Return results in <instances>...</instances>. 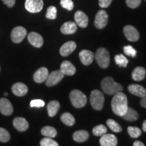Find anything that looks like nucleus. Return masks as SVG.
<instances>
[{
    "label": "nucleus",
    "instance_id": "obj_31",
    "mask_svg": "<svg viewBox=\"0 0 146 146\" xmlns=\"http://www.w3.org/2000/svg\"><path fill=\"white\" fill-rule=\"evenodd\" d=\"M92 131L94 135H96L97 137H100L107 133V128L104 125H100L94 127Z\"/></svg>",
    "mask_w": 146,
    "mask_h": 146
},
{
    "label": "nucleus",
    "instance_id": "obj_8",
    "mask_svg": "<svg viewBox=\"0 0 146 146\" xmlns=\"http://www.w3.org/2000/svg\"><path fill=\"white\" fill-rule=\"evenodd\" d=\"M108 21V15L106 11L101 10L98 12L95 18L94 25L97 29H102L107 25Z\"/></svg>",
    "mask_w": 146,
    "mask_h": 146
},
{
    "label": "nucleus",
    "instance_id": "obj_24",
    "mask_svg": "<svg viewBox=\"0 0 146 146\" xmlns=\"http://www.w3.org/2000/svg\"><path fill=\"white\" fill-rule=\"evenodd\" d=\"M60 108V104L59 102L56 101V100H53L51 101L47 105V112L48 114L50 117H54L57 114V113L59 110Z\"/></svg>",
    "mask_w": 146,
    "mask_h": 146
},
{
    "label": "nucleus",
    "instance_id": "obj_23",
    "mask_svg": "<svg viewBox=\"0 0 146 146\" xmlns=\"http://www.w3.org/2000/svg\"><path fill=\"white\" fill-rule=\"evenodd\" d=\"M146 74V70L143 67L138 66L132 72V78L135 81H141L144 79Z\"/></svg>",
    "mask_w": 146,
    "mask_h": 146
},
{
    "label": "nucleus",
    "instance_id": "obj_12",
    "mask_svg": "<svg viewBox=\"0 0 146 146\" xmlns=\"http://www.w3.org/2000/svg\"><path fill=\"white\" fill-rule=\"evenodd\" d=\"M74 20H75V23L76 25L81 28H86L88 25V16L81 10L76 12L74 14Z\"/></svg>",
    "mask_w": 146,
    "mask_h": 146
},
{
    "label": "nucleus",
    "instance_id": "obj_19",
    "mask_svg": "<svg viewBox=\"0 0 146 146\" xmlns=\"http://www.w3.org/2000/svg\"><path fill=\"white\" fill-rule=\"evenodd\" d=\"M13 125L16 130L20 132L26 131L29 129V125L25 118L16 117L13 120Z\"/></svg>",
    "mask_w": 146,
    "mask_h": 146
},
{
    "label": "nucleus",
    "instance_id": "obj_5",
    "mask_svg": "<svg viewBox=\"0 0 146 146\" xmlns=\"http://www.w3.org/2000/svg\"><path fill=\"white\" fill-rule=\"evenodd\" d=\"M90 103L93 108L96 110H101L104 104V96L101 91L95 89L90 95Z\"/></svg>",
    "mask_w": 146,
    "mask_h": 146
},
{
    "label": "nucleus",
    "instance_id": "obj_11",
    "mask_svg": "<svg viewBox=\"0 0 146 146\" xmlns=\"http://www.w3.org/2000/svg\"><path fill=\"white\" fill-rule=\"evenodd\" d=\"M14 109L11 102L6 98L0 99V112L5 116H10L13 113Z\"/></svg>",
    "mask_w": 146,
    "mask_h": 146
},
{
    "label": "nucleus",
    "instance_id": "obj_18",
    "mask_svg": "<svg viewBox=\"0 0 146 146\" xmlns=\"http://www.w3.org/2000/svg\"><path fill=\"white\" fill-rule=\"evenodd\" d=\"M49 75V71L45 67H41L34 73V81L37 83H41L46 81Z\"/></svg>",
    "mask_w": 146,
    "mask_h": 146
},
{
    "label": "nucleus",
    "instance_id": "obj_40",
    "mask_svg": "<svg viewBox=\"0 0 146 146\" xmlns=\"http://www.w3.org/2000/svg\"><path fill=\"white\" fill-rule=\"evenodd\" d=\"M112 0H99V5L102 8H106L110 6Z\"/></svg>",
    "mask_w": 146,
    "mask_h": 146
},
{
    "label": "nucleus",
    "instance_id": "obj_4",
    "mask_svg": "<svg viewBox=\"0 0 146 146\" xmlns=\"http://www.w3.org/2000/svg\"><path fill=\"white\" fill-rule=\"evenodd\" d=\"M97 63L102 68H107L110 65V54L106 48L100 47L97 50L95 55Z\"/></svg>",
    "mask_w": 146,
    "mask_h": 146
},
{
    "label": "nucleus",
    "instance_id": "obj_38",
    "mask_svg": "<svg viewBox=\"0 0 146 146\" xmlns=\"http://www.w3.org/2000/svg\"><path fill=\"white\" fill-rule=\"evenodd\" d=\"M141 0H126L127 5L130 8L135 9L139 6L141 4Z\"/></svg>",
    "mask_w": 146,
    "mask_h": 146
},
{
    "label": "nucleus",
    "instance_id": "obj_28",
    "mask_svg": "<svg viewBox=\"0 0 146 146\" xmlns=\"http://www.w3.org/2000/svg\"><path fill=\"white\" fill-rule=\"evenodd\" d=\"M41 134L43 136L47 137L54 138L57 135V131L55 128L50 127V126H46L42 128Z\"/></svg>",
    "mask_w": 146,
    "mask_h": 146
},
{
    "label": "nucleus",
    "instance_id": "obj_20",
    "mask_svg": "<svg viewBox=\"0 0 146 146\" xmlns=\"http://www.w3.org/2000/svg\"><path fill=\"white\" fill-rule=\"evenodd\" d=\"M12 91L16 96H25L28 93V87L23 83H16L12 86Z\"/></svg>",
    "mask_w": 146,
    "mask_h": 146
},
{
    "label": "nucleus",
    "instance_id": "obj_47",
    "mask_svg": "<svg viewBox=\"0 0 146 146\" xmlns=\"http://www.w3.org/2000/svg\"><path fill=\"white\" fill-rule=\"evenodd\" d=\"M145 1H146V0H145Z\"/></svg>",
    "mask_w": 146,
    "mask_h": 146
},
{
    "label": "nucleus",
    "instance_id": "obj_22",
    "mask_svg": "<svg viewBox=\"0 0 146 146\" xmlns=\"http://www.w3.org/2000/svg\"><path fill=\"white\" fill-rule=\"evenodd\" d=\"M128 90L131 94L142 98L146 94V89L138 84H131L128 87Z\"/></svg>",
    "mask_w": 146,
    "mask_h": 146
},
{
    "label": "nucleus",
    "instance_id": "obj_1",
    "mask_svg": "<svg viewBox=\"0 0 146 146\" xmlns=\"http://www.w3.org/2000/svg\"><path fill=\"white\" fill-rule=\"evenodd\" d=\"M111 106L113 112L117 116H123L127 112L128 108V101L127 96L121 92L114 95L111 102Z\"/></svg>",
    "mask_w": 146,
    "mask_h": 146
},
{
    "label": "nucleus",
    "instance_id": "obj_9",
    "mask_svg": "<svg viewBox=\"0 0 146 146\" xmlns=\"http://www.w3.org/2000/svg\"><path fill=\"white\" fill-rule=\"evenodd\" d=\"M64 74L61 72V70L53 71L49 74L46 79V85L48 87H52L57 85L60 81L62 80Z\"/></svg>",
    "mask_w": 146,
    "mask_h": 146
},
{
    "label": "nucleus",
    "instance_id": "obj_36",
    "mask_svg": "<svg viewBox=\"0 0 146 146\" xmlns=\"http://www.w3.org/2000/svg\"><path fill=\"white\" fill-rule=\"evenodd\" d=\"M60 5L63 8L68 11L72 10L74 8V3L72 0H61Z\"/></svg>",
    "mask_w": 146,
    "mask_h": 146
},
{
    "label": "nucleus",
    "instance_id": "obj_46",
    "mask_svg": "<svg viewBox=\"0 0 146 146\" xmlns=\"http://www.w3.org/2000/svg\"><path fill=\"white\" fill-rule=\"evenodd\" d=\"M0 70H1V68H0Z\"/></svg>",
    "mask_w": 146,
    "mask_h": 146
},
{
    "label": "nucleus",
    "instance_id": "obj_2",
    "mask_svg": "<svg viewBox=\"0 0 146 146\" xmlns=\"http://www.w3.org/2000/svg\"><path fill=\"white\" fill-rule=\"evenodd\" d=\"M102 90L108 95H115L123 91V86L114 81L112 77L107 76L102 80L101 83Z\"/></svg>",
    "mask_w": 146,
    "mask_h": 146
},
{
    "label": "nucleus",
    "instance_id": "obj_42",
    "mask_svg": "<svg viewBox=\"0 0 146 146\" xmlns=\"http://www.w3.org/2000/svg\"><path fill=\"white\" fill-rule=\"evenodd\" d=\"M140 104H141L142 107L146 108V94L143 97H142L141 98V102H140Z\"/></svg>",
    "mask_w": 146,
    "mask_h": 146
},
{
    "label": "nucleus",
    "instance_id": "obj_34",
    "mask_svg": "<svg viewBox=\"0 0 146 146\" xmlns=\"http://www.w3.org/2000/svg\"><path fill=\"white\" fill-rule=\"evenodd\" d=\"M10 139V133L6 129L0 127V141L3 143H6L9 141Z\"/></svg>",
    "mask_w": 146,
    "mask_h": 146
},
{
    "label": "nucleus",
    "instance_id": "obj_7",
    "mask_svg": "<svg viewBox=\"0 0 146 146\" xmlns=\"http://www.w3.org/2000/svg\"><path fill=\"white\" fill-rule=\"evenodd\" d=\"M27 31L23 27H16L11 33V39L16 43H19L26 37Z\"/></svg>",
    "mask_w": 146,
    "mask_h": 146
},
{
    "label": "nucleus",
    "instance_id": "obj_37",
    "mask_svg": "<svg viewBox=\"0 0 146 146\" xmlns=\"http://www.w3.org/2000/svg\"><path fill=\"white\" fill-rule=\"evenodd\" d=\"M123 50L125 54L128 56H131V57H135L137 55V51L135 50L131 45H127L123 47Z\"/></svg>",
    "mask_w": 146,
    "mask_h": 146
},
{
    "label": "nucleus",
    "instance_id": "obj_43",
    "mask_svg": "<svg viewBox=\"0 0 146 146\" xmlns=\"http://www.w3.org/2000/svg\"><path fill=\"white\" fill-rule=\"evenodd\" d=\"M133 145L134 146H144V143H142L141 141H136L133 143Z\"/></svg>",
    "mask_w": 146,
    "mask_h": 146
},
{
    "label": "nucleus",
    "instance_id": "obj_39",
    "mask_svg": "<svg viewBox=\"0 0 146 146\" xmlns=\"http://www.w3.org/2000/svg\"><path fill=\"white\" fill-rule=\"evenodd\" d=\"M31 107H43L45 106V102L41 100H33L30 103Z\"/></svg>",
    "mask_w": 146,
    "mask_h": 146
},
{
    "label": "nucleus",
    "instance_id": "obj_35",
    "mask_svg": "<svg viewBox=\"0 0 146 146\" xmlns=\"http://www.w3.org/2000/svg\"><path fill=\"white\" fill-rule=\"evenodd\" d=\"M40 145L41 146H58V143L51 137H45L42 139L40 141Z\"/></svg>",
    "mask_w": 146,
    "mask_h": 146
},
{
    "label": "nucleus",
    "instance_id": "obj_6",
    "mask_svg": "<svg viewBox=\"0 0 146 146\" xmlns=\"http://www.w3.org/2000/svg\"><path fill=\"white\" fill-rule=\"evenodd\" d=\"M25 8L31 13H37L41 12L43 8V0H26Z\"/></svg>",
    "mask_w": 146,
    "mask_h": 146
},
{
    "label": "nucleus",
    "instance_id": "obj_44",
    "mask_svg": "<svg viewBox=\"0 0 146 146\" xmlns=\"http://www.w3.org/2000/svg\"><path fill=\"white\" fill-rule=\"evenodd\" d=\"M142 129L144 132L146 133V120H144L143 123V127H142Z\"/></svg>",
    "mask_w": 146,
    "mask_h": 146
},
{
    "label": "nucleus",
    "instance_id": "obj_21",
    "mask_svg": "<svg viewBox=\"0 0 146 146\" xmlns=\"http://www.w3.org/2000/svg\"><path fill=\"white\" fill-rule=\"evenodd\" d=\"M77 30V26L75 23L73 22H66L64 23L60 28V31L64 35H72L76 33Z\"/></svg>",
    "mask_w": 146,
    "mask_h": 146
},
{
    "label": "nucleus",
    "instance_id": "obj_41",
    "mask_svg": "<svg viewBox=\"0 0 146 146\" xmlns=\"http://www.w3.org/2000/svg\"><path fill=\"white\" fill-rule=\"evenodd\" d=\"M3 2L5 3L9 8H12L15 5L16 0H2Z\"/></svg>",
    "mask_w": 146,
    "mask_h": 146
},
{
    "label": "nucleus",
    "instance_id": "obj_13",
    "mask_svg": "<svg viewBox=\"0 0 146 146\" xmlns=\"http://www.w3.org/2000/svg\"><path fill=\"white\" fill-rule=\"evenodd\" d=\"M117 138L112 134L103 135L100 139V143L102 146H116L117 145Z\"/></svg>",
    "mask_w": 146,
    "mask_h": 146
},
{
    "label": "nucleus",
    "instance_id": "obj_30",
    "mask_svg": "<svg viewBox=\"0 0 146 146\" xmlns=\"http://www.w3.org/2000/svg\"><path fill=\"white\" fill-rule=\"evenodd\" d=\"M107 125L110 129L115 133H120L122 131V127L117 122L112 119H108L106 121Z\"/></svg>",
    "mask_w": 146,
    "mask_h": 146
},
{
    "label": "nucleus",
    "instance_id": "obj_3",
    "mask_svg": "<svg viewBox=\"0 0 146 146\" xmlns=\"http://www.w3.org/2000/svg\"><path fill=\"white\" fill-rule=\"evenodd\" d=\"M70 100L72 105L76 108L84 107L87 102L86 96L78 89H74L70 93Z\"/></svg>",
    "mask_w": 146,
    "mask_h": 146
},
{
    "label": "nucleus",
    "instance_id": "obj_15",
    "mask_svg": "<svg viewBox=\"0 0 146 146\" xmlns=\"http://www.w3.org/2000/svg\"><path fill=\"white\" fill-rule=\"evenodd\" d=\"M76 47V44L74 41H70L65 43L64 44L62 45L60 49V54L62 56L66 57L68 56L70 54L74 52V50Z\"/></svg>",
    "mask_w": 146,
    "mask_h": 146
},
{
    "label": "nucleus",
    "instance_id": "obj_33",
    "mask_svg": "<svg viewBox=\"0 0 146 146\" xmlns=\"http://www.w3.org/2000/svg\"><path fill=\"white\" fill-rule=\"evenodd\" d=\"M45 17L48 19L54 20L57 17V9L55 6H50L47 10Z\"/></svg>",
    "mask_w": 146,
    "mask_h": 146
},
{
    "label": "nucleus",
    "instance_id": "obj_16",
    "mask_svg": "<svg viewBox=\"0 0 146 146\" xmlns=\"http://www.w3.org/2000/svg\"><path fill=\"white\" fill-rule=\"evenodd\" d=\"M79 58L81 62L84 65L88 66L90 65L93 62L95 56L94 53L91 52V51L84 50L80 52Z\"/></svg>",
    "mask_w": 146,
    "mask_h": 146
},
{
    "label": "nucleus",
    "instance_id": "obj_32",
    "mask_svg": "<svg viewBox=\"0 0 146 146\" xmlns=\"http://www.w3.org/2000/svg\"><path fill=\"white\" fill-rule=\"evenodd\" d=\"M127 131L129 135L132 138H138L141 135V130L137 127H129Z\"/></svg>",
    "mask_w": 146,
    "mask_h": 146
},
{
    "label": "nucleus",
    "instance_id": "obj_17",
    "mask_svg": "<svg viewBox=\"0 0 146 146\" xmlns=\"http://www.w3.org/2000/svg\"><path fill=\"white\" fill-rule=\"evenodd\" d=\"M60 70L64 75L72 76L76 73V68L70 62L66 60L60 65Z\"/></svg>",
    "mask_w": 146,
    "mask_h": 146
},
{
    "label": "nucleus",
    "instance_id": "obj_10",
    "mask_svg": "<svg viewBox=\"0 0 146 146\" xmlns=\"http://www.w3.org/2000/svg\"><path fill=\"white\" fill-rule=\"evenodd\" d=\"M124 33L129 41L135 42L139 39V33L138 31L131 25H127L124 27Z\"/></svg>",
    "mask_w": 146,
    "mask_h": 146
},
{
    "label": "nucleus",
    "instance_id": "obj_14",
    "mask_svg": "<svg viewBox=\"0 0 146 146\" xmlns=\"http://www.w3.org/2000/svg\"><path fill=\"white\" fill-rule=\"evenodd\" d=\"M28 41L33 46L41 47L43 44V39L41 35L35 32H31L28 35Z\"/></svg>",
    "mask_w": 146,
    "mask_h": 146
},
{
    "label": "nucleus",
    "instance_id": "obj_27",
    "mask_svg": "<svg viewBox=\"0 0 146 146\" xmlns=\"http://www.w3.org/2000/svg\"><path fill=\"white\" fill-rule=\"evenodd\" d=\"M60 119L64 124L68 127H72L75 123V118L70 113L64 112L60 116Z\"/></svg>",
    "mask_w": 146,
    "mask_h": 146
},
{
    "label": "nucleus",
    "instance_id": "obj_26",
    "mask_svg": "<svg viewBox=\"0 0 146 146\" xmlns=\"http://www.w3.org/2000/svg\"><path fill=\"white\" fill-rule=\"evenodd\" d=\"M124 119L127 120V121H135L138 119L139 118V114L137 112V111L135 110L134 109H133L132 108L128 107L127 112L125 114L122 116Z\"/></svg>",
    "mask_w": 146,
    "mask_h": 146
},
{
    "label": "nucleus",
    "instance_id": "obj_45",
    "mask_svg": "<svg viewBox=\"0 0 146 146\" xmlns=\"http://www.w3.org/2000/svg\"><path fill=\"white\" fill-rule=\"evenodd\" d=\"M4 96H8V93L5 92V93H4Z\"/></svg>",
    "mask_w": 146,
    "mask_h": 146
},
{
    "label": "nucleus",
    "instance_id": "obj_29",
    "mask_svg": "<svg viewBox=\"0 0 146 146\" xmlns=\"http://www.w3.org/2000/svg\"><path fill=\"white\" fill-rule=\"evenodd\" d=\"M115 62L120 67H127L129 60L123 54L116 55L114 57Z\"/></svg>",
    "mask_w": 146,
    "mask_h": 146
},
{
    "label": "nucleus",
    "instance_id": "obj_25",
    "mask_svg": "<svg viewBox=\"0 0 146 146\" xmlns=\"http://www.w3.org/2000/svg\"><path fill=\"white\" fill-rule=\"evenodd\" d=\"M89 137V133L87 131L80 130L74 133L72 137L74 141L78 143H82V142L86 141L88 139Z\"/></svg>",
    "mask_w": 146,
    "mask_h": 146
}]
</instances>
